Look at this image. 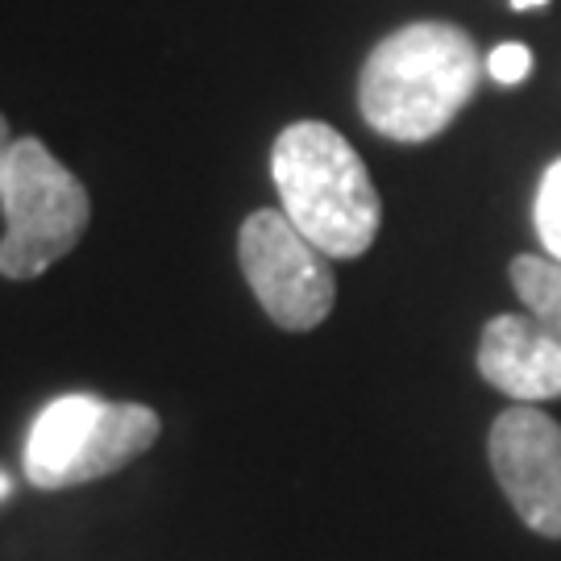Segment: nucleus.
I'll return each instance as SVG.
<instances>
[{
    "mask_svg": "<svg viewBox=\"0 0 561 561\" xmlns=\"http://www.w3.org/2000/svg\"><path fill=\"white\" fill-rule=\"evenodd\" d=\"M287 221L329 259H358L379 238L382 204L358 150L324 121L287 125L271 150Z\"/></svg>",
    "mask_w": 561,
    "mask_h": 561,
    "instance_id": "nucleus-2",
    "label": "nucleus"
},
{
    "mask_svg": "<svg viewBox=\"0 0 561 561\" xmlns=\"http://www.w3.org/2000/svg\"><path fill=\"white\" fill-rule=\"evenodd\" d=\"M533 225L541 238L545 254L561 262V159L549 167L537 183V201H533Z\"/></svg>",
    "mask_w": 561,
    "mask_h": 561,
    "instance_id": "nucleus-9",
    "label": "nucleus"
},
{
    "mask_svg": "<svg viewBox=\"0 0 561 561\" xmlns=\"http://www.w3.org/2000/svg\"><path fill=\"white\" fill-rule=\"evenodd\" d=\"M533 71V50L524 42H500L491 55H486V76L503 88H516V83L528 80Z\"/></svg>",
    "mask_w": 561,
    "mask_h": 561,
    "instance_id": "nucleus-10",
    "label": "nucleus"
},
{
    "mask_svg": "<svg viewBox=\"0 0 561 561\" xmlns=\"http://www.w3.org/2000/svg\"><path fill=\"white\" fill-rule=\"evenodd\" d=\"M512 287L528 308V317L561 341V262L520 254L512 262Z\"/></svg>",
    "mask_w": 561,
    "mask_h": 561,
    "instance_id": "nucleus-8",
    "label": "nucleus"
},
{
    "mask_svg": "<svg viewBox=\"0 0 561 561\" xmlns=\"http://www.w3.org/2000/svg\"><path fill=\"white\" fill-rule=\"evenodd\" d=\"M486 454L516 516L533 533L561 541V424L533 403L507 408L491 424Z\"/></svg>",
    "mask_w": 561,
    "mask_h": 561,
    "instance_id": "nucleus-6",
    "label": "nucleus"
},
{
    "mask_svg": "<svg viewBox=\"0 0 561 561\" xmlns=\"http://www.w3.org/2000/svg\"><path fill=\"white\" fill-rule=\"evenodd\" d=\"M545 4H549V0H512V9H516V13H528V9H545Z\"/></svg>",
    "mask_w": 561,
    "mask_h": 561,
    "instance_id": "nucleus-12",
    "label": "nucleus"
},
{
    "mask_svg": "<svg viewBox=\"0 0 561 561\" xmlns=\"http://www.w3.org/2000/svg\"><path fill=\"white\" fill-rule=\"evenodd\" d=\"M479 375L516 403L561 396V341L520 312L486 321L479 341Z\"/></svg>",
    "mask_w": 561,
    "mask_h": 561,
    "instance_id": "nucleus-7",
    "label": "nucleus"
},
{
    "mask_svg": "<svg viewBox=\"0 0 561 561\" xmlns=\"http://www.w3.org/2000/svg\"><path fill=\"white\" fill-rule=\"evenodd\" d=\"M9 491H13V479L0 470V500H9Z\"/></svg>",
    "mask_w": 561,
    "mask_h": 561,
    "instance_id": "nucleus-13",
    "label": "nucleus"
},
{
    "mask_svg": "<svg viewBox=\"0 0 561 561\" xmlns=\"http://www.w3.org/2000/svg\"><path fill=\"white\" fill-rule=\"evenodd\" d=\"M482 62L474 38L449 21H412L362 62V121L391 141H428L470 104Z\"/></svg>",
    "mask_w": 561,
    "mask_h": 561,
    "instance_id": "nucleus-1",
    "label": "nucleus"
},
{
    "mask_svg": "<svg viewBox=\"0 0 561 561\" xmlns=\"http://www.w3.org/2000/svg\"><path fill=\"white\" fill-rule=\"evenodd\" d=\"M159 416L146 403L101 396H59L42 408L25 437V479L42 491H67L117 474L159 442Z\"/></svg>",
    "mask_w": 561,
    "mask_h": 561,
    "instance_id": "nucleus-3",
    "label": "nucleus"
},
{
    "mask_svg": "<svg viewBox=\"0 0 561 561\" xmlns=\"http://www.w3.org/2000/svg\"><path fill=\"white\" fill-rule=\"evenodd\" d=\"M9 146H13V134H9V121L0 117V183H4V162H9Z\"/></svg>",
    "mask_w": 561,
    "mask_h": 561,
    "instance_id": "nucleus-11",
    "label": "nucleus"
},
{
    "mask_svg": "<svg viewBox=\"0 0 561 561\" xmlns=\"http://www.w3.org/2000/svg\"><path fill=\"white\" fill-rule=\"evenodd\" d=\"M238 259L254 300L279 329L308 333L333 312L337 283L329 271V254L304 238L283 208H259L245 217Z\"/></svg>",
    "mask_w": 561,
    "mask_h": 561,
    "instance_id": "nucleus-5",
    "label": "nucleus"
},
{
    "mask_svg": "<svg viewBox=\"0 0 561 561\" xmlns=\"http://www.w3.org/2000/svg\"><path fill=\"white\" fill-rule=\"evenodd\" d=\"M0 275L38 279L80 245L92 221V201L83 183L62 167L38 138H13L4 183H0Z\"/></svg>",
    "mask_w": 561,
    "mask_h": 561,
    "instance_id": "nucleus-4",
    "label": "nucleus"
}]
</instances>
